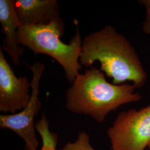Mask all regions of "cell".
I'll return each instance as SVG.
<instances>
[{
    "mask_svg": "<svg viewBox=\"0 0 150 150\" xmlns=\"http://www.w3.org/2000/svg\"><path fill=\"white\" fill-rule=\"evenodd\" d=\"M98 61L100 70L115 85L132 82L144 87L147 76L139 56L127 38L110 25L87 35L82 40L80 62L92 67Z\"/></svg>",
    "mask_w": 150,
    "mask_h": 150,
    "instance_id": "obj_1",
    "label": "cell"
},
{
    "mask_svg": "<svg viewBox=\"0 0 150 150\" xmlns=\"http://www.w3.org/2000/svg\"><path fill=\"white\" fill-rule=\"evenodd\" d=\"M132 84L115 85L107 81L100 69L91 67L80 74L66 93V107L72 112L88 115L97 122L121 106L139 101L142 96Z\"/></svg>",
    "mask_w": 150,
    "mask_h": 150,
    "instance_id": "obj_2",
    "label": "cell"
},
{
    "mask_svg": "<svg viewBox=\"0 0 150 150\" xmlns=\"http://www.w3.org/2000/svg\"><path fill=\"white\" fill-rule=\"evenodd\" d=\"M76 26V34L68 44L61 40L64 30V22L61 18L46 25L21 26L17 32V41L35 55L46 54L56 61L71 84L82 68L80 58L83 40L77 24Z\"/></svg>",
    "mask_w": 150,
    "mask_h": 150,
    "instance_id": "obj_3",
    "label": "cell"
},
{
    "mask_svg": "<svg viewBox=\"0 0 150 150\" xmlns=\"http://www.w3.org/2000/svg\"><path fill=\"white\" fill-rule=\"evenodd\" d=\"M107 134L112 150H145L150 143V105L119 113Z\"/></svg>",
    "mask_w": 150,
    "mask_h": 150,
    "instance_id": "obj_4",
    "label": "cell"
},
{
    "mask_svg": "<svg viewBox=\"0 0 150 150\" xmlns=\"http://www.w3.org/2000/svg\"><path fill=\"white\" fill-rule=\"evenodd\" d=\"M28 67L32 73L30 101L19 112L1 115L0 127L10 129L21 137L25 143V150H38L39 144L36 138L34 119L42 106L40 99V83L45 66L38 62Z\"/></svg>",
    "mask_w": 150,
    "mask_h": 150,
    "instance_id": "obj_5",
    "label": "cell"
},
{
    "mask_svg": "<svg viewBox=\"0 0 150 150\" xmlns=\"http://www.w3.org/2000/svg\"><path fill=\"white\" fill-rule=\"evenodd\" d=\"M31 82L26 76L17 77L0 47V111L14 114L21 111L31 99Z\"/></svg>",
    "mask_w": 150,
    "mask_h": 150,
    "instance_id": "obj_6",
    "label": "cell"
},
{
    "mask_svg": "<svg viewBox=\"0 0 150 150\" xmlns=\"http://www.w3.org/2000/svg\"><path fill=\"white\" fill-rule=\"evenodd\" d=\"M15 8L24 26L46 25L61 18L57 0H15Z\"/></svg>",
    "mask_w": 150,
    "mask_h": 150,
    "instance_id": "obj_7",
    "label": "cell"
},
{
    "mask_svg": "<svg viewBox=\"0 0 150 150\" xmlns=\"http://www.w3.org/2000/svg\"><path fill=\"white\" fill-rule=\"evenodd\" d=\"M15 0H0V22L2 32L5 35L1 47L17 66L25 49L17 41V32L21 25L15 11Z\"/></svg>",
    "mask_w": 150,
    "mask_h": 150,
    "instance_id": "obj_8",
    "label": "cell"
},
{
    "mask_svg": "<svg viewBox=\"0 0 150 150\" xmlns=\"http://www.w3.org/2000/svg\"><path fill=\"white\" fill-rule=\"evenodd\" d=\"M37 131L42 141L41 150H56L57 136L50 130L49 125L42 124L38 127Z\"/></svg>",
    "mask_w": 150,
    "mask_h": 150,
    "instance_id": "obj_9",
    "label": "cell"
},
{
    "mask_svg": "<svg viewBox=\"0 0 150 150\" xmlns=\"http://www.w3.org/2000/svg\"><path fill=\"white\" fill-rule=\"evenodd\" d=\"M61 150H96L90 145L89 135L85 132H80L74 142H68Z\"/></svg>",
    "mask_w": 150,
    "mask_h": 150,
    "instance_id": "obj_10",
    "label": "cell"
},
{
    "mask_svg": "<svg viewBox=\"0 0 150 150\" xmlns=\"http://www.w3.org/2000/svg\"><path fill=\"white\" fill-rule=\"evenodd\" d=\"M138 2L143 6L146 10V17L142 23V31L147 35H150V0H139Z\"/></svg>",
    "mask_w": 150,
    "mask_h": 150,
    "instance_id": "obj_11",
    "label": "cell"
},
{
    "mask_svg": "<svg viewBox=\"0 0 150 150\" xmlns=\"http://www.w3.org/2000/svg\"><path fill=\"white\" fill-rule=\"evenodd\" d=\"M148 148H149V150H150V144L148 146Z\"/></svg>",
    "mask_w": 150,
    "mask_h": 150,
    "instance_id": "obj_12",
    "label": "cell"
}]
</instances>
